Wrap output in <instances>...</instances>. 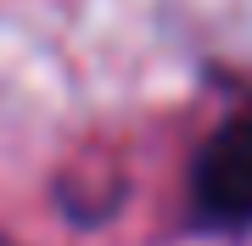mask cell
I'll use <instances>...</instances> for the list:
<instances>
[{
  "label": "cell",
  "instance_id": "obj_1",
  "mask_svg": "<svg viewBox=\"0 0 252 246\" xmlns=\"http://www.w3.org/2000/svg\"><path fill=\"white\" fill-rule=\"evenodd\" d=\"M196 201L219 224L252 219V112L230 118L196 157Z\"/></svg>",
  "mask_w": 252,
  "mask_h": 246
}]
</instances>
